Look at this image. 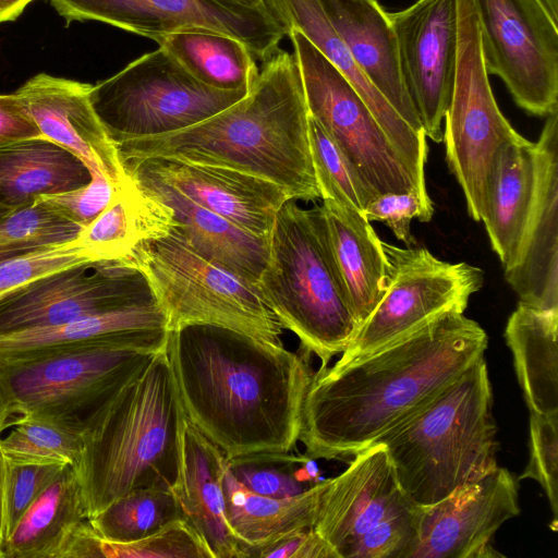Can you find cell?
<instances>
[{
  "instance_id": "cell-1",
  "label": "cell",
  "mask_w": 558,
  "mask_h": 558,
  "mask_svg": "<svg viewBox=\"0 0 558 558\" xmlns=\"http://www.w3.org/2000/svg\"><path fill=\"white\" fill-rule=\"evenodd\" d=\"M166 354L185 418L227 459L295 447L310 355L211 324L170 329Z\"/></svg>"
},
{
  "instance_id": "cell-2",
  "label": "cell",
  "mask_w": 558,
  "mask_h": 558,
  "mask_svg": "<svg viewBox=\"0 0 558 558\" xmlns=\"http://www.w3.org/2000/svg\"><path fill=\"white\" fill-rule=\"evenodd\" d=\"M486 331L449 312L372 353L318 369L299 441L305 456L349 461L484 357Z\"/></svg>"
},
{
  "instance_id": "cell-3",
  "label": "cell",
  "mask_w": 558,
  "mask_h": 558,
  "mask_svg": "<svg viewBox=\"0 0 558 558\" xmlns=\"http://www.w3.org/2000/svg\"><path fill=\"white\" fill-rule=\"evenodd\" d=\"M308 109L294 54L278 49L240 100L190 128L116 146L122 165L148 158L218 166L281 187L290 199L320 198Z\"/></svg>"
},
{
  "instance_id": "cell-4",
  "label": "cell",
  "mask_w": 558,
  "mask_h": 558,
  "mask_svg": "<svg viewBox=\"0 0 558 558\" xmlns=\"http://www.w3.org/2000/svg\"><path fill=\"white\" fill-rule=\"evenodd\" d=\"M185 420L166 348L102 408L74 468L89 517L138 488H171Z\"/></svg>"
},
{
  "instance_id": "cell-5",
  "label": "cell",
  "mask_w": 558,
  "mask_h": 558,
  "mask_svg": "<svg viewBox=\"0 0 558 558\" xmlns=\"http://www.w3.org/2000/svg\"><path fill=\"white\" fill-rule=\"evenodd\" d=\"M493 401L482 357L376 441L414 505H433L498 465Z\"/></svg>"
},
{
  "instance_id": "cell-6",
  "label": "cell",
  "mask_w": 558,
  "mask_h": 558,
  "mask_svg": "<svg viewBox=\"0 0 558 558\" xmlns=\"http://www.w3.org/2000/svg\"><path fill=\"white\" fill-rule=\"evenodd\" d=\"M256 288L303 353L319 369L342 353L359 325L339 276L320 206L303 208L287 199L268 236V257Z\"/></svg>"
},
{
  "instance_id": "cell-7",
  "label": "cell",
  "mask_w": 558,
  "mask_h": 558,
  "mask_svg": "<svg viewBox=\"0 0 558 558\" xmlns=\"http://www.w3.org/2000/svg\"><path fill=\"white\" fill-rule=\"evenodd\" d=\"M155 353L89 343L0 360V435L24 416L43 417L83 435Z\"/></svg>"
},
{
  "instance_id": "cell-8",
  "label": "cell",
  "mask_w": 558,
  "mask_h": 558,
  "mask_svg": "<svg viewBox=\"0 0 558 558\" xmlns=\"http://www.w3.org/2000/svg\"><path fill=\"white\" fill-rule=\"evenodd\" d=\"M138 266L166 312L170 329L211 324L283 344L284 328L256 286L199 255L174 227L142 251Z\"/></svg>"
},
{
  "instance_id": "cell-9",
  "label": "cell",
  "mask_w": 558,
  "mask_h": 558,
  "mask_svg": "<svg viewBox=\"0 0 558 558\" xmlns=\"http://www.w3.org/2000/svg\"><path fill=\"white\" fill-rule=\"evenodd\" d=\"M246 94L202 84L159 47L92 85L89 99L107 136L118 146L190 128Z\"/></svg>"
},
{
  "instance_id": "cell-10",
  "label": "cell",
  "mask_w": 558,
  "mask_h": 558,
  "mask_svg": "<svg viewBox=\"0 0 558 558\" xmlns=\"http://www.w3.org/2000/svg\"><path fill=\"white\" fill-rule=\"evenodd\" d=\"M456 74L442 142L448 168L462 189L468 214L480 222L497 151L523 136L502 114L493 94L473 1L456 0Z\"/></svg>"
},
{
  "instance_id": "cell-11",
  "label": "cell",
  "mask_w": 558,
  "mask_h": 558,
  "mask_svg": "<svg viewBox=\"0 0 558 558\" xmlns=\"http://www.w3.org/2000/svg\"><path fill=\"white\" fill-rule=\"evenodd\" d=\"M381 244L385 292L337 365L400 340L446 313H464L470 296L483 286L484 272L476 266L441 260L425 247Z\"/></svg>"
},
{
  "instance_id": "cell-12",
  "label": "cell",
  "mask_w": 558,
  "mask_h": 558,
  "mask_svg": "<svg viewBox=\"0 0 558 558\" xmlns=\"http://www.w3.org/2000/svg\"><path fill=\"white\" fill-rule=\"evenodd\" d=\"M288 36L310 116L335 142L372 198L417 192L401 156L349 81L299 31L290 29Z\"/></svg>"
},
{
  "instance_id": "cell-13",
  "label": "cell",
  "mask_w": 558,
  "mask_h": 558,
  "mask_svg": "<svg viewBox=\"0 0 558 558\" xmlns=\"http://www.w3.org/2000/svg\"><path fill=\"white\" fill-rule=\"evenodd\" d=\"M156 300L146 274L135 264L78 263L0 296V338Z\"/></svg>"
},
{
  "instance_id": "cell-14",
  "label": "cell",
  "mask_w": 558,
  "mask_h": 558,
  "mask_svg": "<svg viewBox=\"0 0 558 558\" xmlns=\"http://www.w3.org/2000/svg\"><path fill=\"white\" fill-rule=\"evenodd\" d=\"M488 74L525 112L558 111V24L538 0H472Z\"/></svg>"
},
{
  "instance_id": "cell-15",
  "label": "cell",
  "mask_w": 558,
  "mask_h": 558,
  "mask_svg": "<svg viewBox=\"0 0 558 558\" xmlns=\"http://www.w3.org/2000/svg\"><path fill=\"white\" fill-rule=\"evenodd\" d=\"M65 20L98 21L154 39L210 31L242 41L263 61L279 49L287 29L264 7L234 0H50Z\"/></svg>"
},
{
  "instance_id": "cell-16",
  "label": "cell",
  "mask_w": 558,
  "mask_h": 558,
  "mask_svg": "<svg viewBox=\"0 0 558 558\" xmlns=\"http://www.w3.org/2000/svg\"><path fill=\"white\" fill-rule=\"evenodd\" d=\"M519 480L497 465L444 499L415 508V537L405 558H498L497 530L519 514Z\"/></svg>"
},
{
  "instance_id": "cell-17",
  "label": "cell",
  "mask_w": 558,
  "mask_h": 558,
  "mask_svg": "<svg viewBox=\"0 0 558 558\" xmlns=\"http://www.w3.org/2000/svg\"><path fill=\"white\" fill-rule=\"evenodd\" d=\"M388 15L404 81L426 137L441 143L456 74V0H417Z\"/></svg>"
},
{
  "instance_id": "cell-18",
  "label": "cell",
  "mask_w": 558,
  "mask_h": 558,
  "mask_svg": "<svg viewBox=\"0 0 558 558\" xmlns=\"http://www.w3.org/2000/svg\"><path fill=\"white\" fill-rule=\"evenodd\" d=\"M386 447L375 442L327 478L314 530L339 558H352L359 542L380 523L411 512Z\"/></svg>"
},
{
  "instance_id": "cell-19",
  "label": "cell",
  "mask_w": 558,
  "mask_h": 558,
  "mask_svg": "<svg viewBox=\"0 0 558 558\" xmlns=\"http://www.w3.org/2000/svg\"><path fill=\"white\" fill-rule=\"evenodd\" d=\"M534 193L514 262L505 278L519 302L558 310V111L534 143Z\"/></svg>"
},
{
  "instance_id": "cell-20",
  "label": "cell",
  "mask_w": 558,
  "mask_h": 558,
  "mask_svg": "<svg viewBox=\"0 0 558 558\" xmlns=\"http://www.w3.org/2000/svg\"><path fill=\"white\" fill-rule=\"evenodd\" d=\"M90 84L39 73L16 93L43 137L77 156L117 187L132 181L89 99Z\"/></svg>"
},
{
  "instance_id": "cell-21",
  "label": "cell",
  "mask_w": 558,
  "mask_h": 558,
  "mask_svg": "<svg viewBox=\"0 0 558 558\" xmlns=\"http://www.w3.org/2000/svg\"><path fill=\"white\" fill-rule=\"evenodd\" d=\"M170 185L199 206L252 234L268 238L277 211L290 199L277 184L230 168L148 158L123 165Z\"/></svg>"
},
{
  "instance_id": "cell-22",
  "label": "cell",
  "mask_w": 558,
  "mask_h": 558,
  "mask_svg": "<svg viewBox=\"0 0 558 558\" xmlns=\"http://www.w3.org/2000/svg\"><path fill=\"white\" fill-rule=\"evenodd\" d=\"M263 4L287 33L296 29L303 34L349 81L401 156L421 197L432 204L425 181V132L409 125L371 84L332 27L320 0H263Z\"/></svg>"
},
{
  "instance_id": "cell-23",
  "label": "cell",
  "mask_w": 558,
  "mask_h": 558,
  "mask_svg": "<svg viewBox=\"0 0 558 558\" xmlns=\"http://www.w3.org/2000/svg\"><path fill=\"white\" fill-rule=\"evenodd\" d=\"M332 27L371 84L415 131H424L402 73L388 12L377 0H320Z\"/></svg>"
},
{
  "instance_id": "cell-24",
  "label": "cell",
  "mask_w": 558,
  "mask_h": 558,
  "mask_svg": "<svg viewBox=\"0 0 558 558\" xmlns=\"http://www.w3.org/2000/svg\"><path fill=\"white\" fill-rule=\"evenodd\" d=\"M225 470L223 452L185 418L178 475L171 487L183 518L202 537L213 558H250L227 519Z\"/></svg>"
},
{
  "instance_id": "cell-25",
  "label": "cell",
  "mask_w": 558,
  "mask_h": 558,
  "mask_svg": "<svg viewBox=\"0 0 558 558\" xmlns=\"http://www.w3.org/2000/svg\"><path fill=\"white\" fill-rule=\"evenodd\" d=\"M125 171L146 193L170 208L174 228L203 257L256 286L268 257V238L246 232L136 168Z\"/></svg>"
},
{
  "instance_id": "cell-26",
  "label": "cell",
  "mask_w": 558,
  "mask_h": 558,
  "mask_svg": "<svg viewBox=\"0 0 558 558\" xmlns=\"http://www.w3.org/2000/svg\"><path fill=\"white\" fill-rule=\"evenodd\" d=\"M169 319L158 300L80 318L62 326L0 338V360L64 345L107 343L136 350H163Z\"/></svg>"
},
{
  "instance_id": "cell-27",
  "label": "cell",
  "mask_w": 558,
  "mask_h": 558,
  "mask_svg": "<svg viewBox=\"0 0 558 558\" xmlns=\"http://www.w3.org/2000/svg\"><path fill=\"white\" fill-rule=\"evenodd\" d=\"M320 207L333 259L360 328L385 292L383 241L357 209L330 199H323Z\"/></svg>"
},
{
  "instance_id": "cell-28",
  "label": "cell",
  "mask_w": 558,
  "mask_h": 558,
  "mask_svg": "<svg viewBox=\"0 0 558 558\" xmlns=\"http://www.w3.org/2000/svg\"><path fill=\"white\" fill-rule=\"evenodd\" d=\"M90 180L77 156L43 136L0 146V210L29 206Z\"/></svg>"
},
{
  "instance_id": "cell-29",
  "label": "cell",
  "mask_w": 558,
  "mask_h": 558,
  "mask_svg": "<svg viewBox=\"0 0 558 558\" xmlns=\"http://www.w3.org/2000/svg\"><path fill=\"white\" fill-rule=\"evenodd\" d=\"M534 143L500 147L487 183L484 222L490 246L507 269L515 259L534 193Z\"/></svg>"
},
{
  "instance_id": "cell-30",
  "label": "cell",
  "mask_w": 558,
  "mask_h": 558,
  "mask_svg": "<svg viewBox=\"0 0 558 558\" xmlns=\"http://www.w3.org/2000/svg\"><path fill=\"white\" fill-rule=\"evenodd\" d=\"M173 227L170 208L132 179L118 190L106 209L83 228L77 239L96 260H121L138 266L142 251Z\"/></svg>"
},
{
  "instance_id": "cell-31",
  "label": "cell",
  "mask_w": 558,
  "mask_h": 558,
  "mask_svg": "<svg viewBox=\"0 0 558 558\" xmlns=\"http://www.w3.org/2000/svg\"><path fill=\"white\" fill-rule=\"evenodd\" d=\"M558 310L518 303L505 339L530 413H558Z\"/></svg>"
},
{
  "instance_id": "cell-32",
  "label": "cell",
  "mask_w": 558,
  "mask_h": 558,
  "mask_svg": "<svg viewBox=\"0 0 558 558\" xmlns=\"http://www.w3.org/2000/svg\"><path fill=\"white\" fill-rule=\"evenodd\" d=\"M327 478L287 498L255 494L225 470L223 490L228 522L251 557L283 536L314 527Z\"/></svg>"
},
{
  "instance_id": "cell-33",
  "label": "cell",
  "mask_w": 558,
  "mask_h": 558,
  "mask_svg": "<svg viewBox=\"0 0 558 558\" xmlns=\"http://www.w3.org/2000/svg\"><path fill=\"white\" fill-rule=\"evenodd\" d=\"M89 518L75 469L65 465L23 513L2 558H59L72 531Z\"/></svg>"
},
{
  "instance_id": "cell-34",
  "label": "cell",
  "mask_w": 558,
  "mask_h": 558,
  "mask_svg": "<svg viewBox=\"0 0 558 558\" xmlns=\"http://www.w3.org/2000/svg\"><path fill=\"white\" fill-rule=\"evenodd\" d=\"M157 43L194 78L214 89L248 93L259 73L248 48L226 34L182 32Z\"/></svg>"
},
{
  "instance_id": "cell-35",
  "label": "cell",
  "mask_w": 558,
  "mask_h": 558,
  "mask_svg": "<svg viewBox=\"0 0 558 558\" xmlns=\"http://www.w3.org/2000/svg\"><path fill=\"white\" fill-rule=\"evenodd\" d=\"M59 558H213L198 533L184 520H175L138 541L120 543L100 536L81 522L70 534Z\"/></svg>"
},
{
  "instance_id": "cell-36",
  "label": "cell",
  "mask_w": 558,
  "mask_h": 558,
  "mask_svg": "<svg viewBox=\"0 0 558 558\" xmlns=\"http://www.w3.org/2000/svg\"><path fill=\"white\" fill-rule=\"evenodd\" d=\"M184 519L171 488H138L117 498L88 518L104 538L129 543L149 536Z\"/></svg>"
},
{
  "instance_id": "cell-37",
  "label": "cell",
  "mask_w": 558,
  "mask_h": 558,
  "mask_svg": "<svg viewBox=\"0 0 558 558\" xmlns=\"http://www.w3.org/2000/svg\"><path fill=\"white\" fill-rule=\"evenodd\" d=\"M229 473L248 490L268 497L296 496L322 481L314 459L290 452L226 458Z\"/></svg>"
},
{
  "instance_id": "cell-38",
  "label": "cell",
  "mask_w": 558,
  "mask_h": 558,
  "mask_svg": "<svg viewBox=\"0 0 558 558\" xmlns=\"http://www.w3.org/2000/svg\"><path fill=\"white\" fill-rule=\"evenodd\" d=\"M82 230L43 199L0 210V263L75 241Z\"/></svg>"
},
{
  "instance_id": "cell-39",
  "label": "cell",
  "mask_w": 558,
  "mask_h": 558,
  "mask_svg": "<svg viewBox=\"0 0 558 558\" xmlns=\"http://www.w3.org/2000/svg\"><path fill=\"white\" fill-rule=\"evenodd\" d=\"M0 437V452L11 459L59 463L75 468L83 451V436L52 421L24 416Z\"/></svg>"
},
{
  "instance_id": "cell-40",
  "label": "cell",
  "mask_w": 558,
  "mask_h": 558,
  "mask_svg": "<svg viewBox=\"0 0 558 558\" xmlns=\"http://www.w3.org/2000/svg\"><path fill=\"white\" fill-rule=\"evenodd\" d=\"M308 138L320 198L364 214L373 201L372 196L335 142L312 116L308 117Z\"/></svg>"
},
{
  "instance_id": "cell-41",
  "label": "cell",
  "mask_w": 558,
  "mask_h": 558,
  "mask_svg": "<svg viewBox=\"0 0 558 558\" xmlns=\"http://www.w3.org/2000/svg\"><path fill=\"white\" fill-rule=\"evenodd\" d=\"M64 466L59 463L14 460L0 452V496L4 542L23 513Z\"/></svg>"
},
{
  "instance_id": "cell-42",
  "label": "cell",
  "mask_w": 558,
  "mask_h": 558,
  "mask_svg": "<svg viewBox=\"0 0 558 558\" xmlns=\"http://www.w3.org/2000/svg\"><path fill=\"white\" fill-rule=\"evenodd\" d=\"M529 462L518 480L531 478L544 489L553 513L549 527L558 530V413H530Z\"/></svg>"
},
{
  "instance_id": "cell-43",
  "label": "cell",
  "mask_w": 558,
  "mask_h": 558,
  "mask_svg": "<svg viewBox=\"0 0 558 558\" xmlns=\"http://www.w3.org/2000/svg\"><path fill=\"white\" fill-rule=\"evenodd\" d=\"M89 260L93 255L75 241L0 263V296L35 278Z\"/></svg>"
},
{
  "instance_id": "cell-44",
  "label": "cell",
  "mask_w": 558,
  "mask_h": 558,
  "mask_svg": "<svg viewBox=\"0 0 558 558\" xmlns=\"http://www.w3.org/2000/svg\"><path fill=\"white\" fill-rule=\"evenodd\" d=\"M433 215L434 206L426 204L415 190L381 194L371 201L364 209V216L368 221L387 225L396 238L407 246L416 243L411 232L412 219L428 222Z\"/></svg>"
},
{
  "instance_id": "cell-45",
  "label": "cell",
  "mask_w": 558,
  "mask_h": 558,
  "mask_svg": "<svg viewBox=\"0 0 558 558\" xmlns=\"http://www.w3.org/2000/svg\"><path fill=\"white\" fill-rule=\"evenodd\" d=\"M90 173L92 180L86 185L39 199L45 201L64 218L85 228L106 209L119 190L102 174Z\"/></svg>"
},
{
  "instance_id": "cell-46",
  "label": "cell",
  "mask_w": 558,
  "mask_h": 558,
  "mask_svg": "<svg viewBox=\"0 0 558 558\" xmlns=\"http://www.w3.org/2000/svg\"><path fill=\"white\" fill-rule=\"evenodd\" d=\"M259 558H339L335 549L314 530L290 533L263 548Z\"/></svg>"
},
{
  "instance_id": "cell-47",
  "label": "cell",
  "mask_w": 558,
  "mask_h": 558,
  "mask_svg": "<svg viewBox=\"0 0 558 558\" xmlns=\"http://www.w3.org/2000/svg\"><path fill=\"white\" fill-rule=\"evenodd\" d=\"M40 136L19 94H0V146Z\"/></svg>"
},
{
  "instance_id": "cell-48",
  "label": "cell",
  "mask_w": 558,
  "mask_h": 558,
  "mask_svg": "<svg viewBox=\"0 0 558 558\" xmlns=\"http://www.w3.org/2000/svg\"><path fill=\"white\" fill-rule=\"evenodd\" d=\"M35 0H0V23L15 21Z\"/></svg>"
},
{
  "instance_id": "cell-49",
  "label": "cell",
  "mask_w": 558,
  "mask_h": 558,
  "mask_svg": "<svg viewBox=\"0 0 558 558\" xmlns=\"http://www.w3.org/2000/svg\"><path fill=\"white\" fill-rule=\"evenodd\" d=\"M550 19L558 24V0H538Z\"/></svg>"
},
{
  "instance_id": "cell-50",
  "label": "cell",
  "mask_w": 558,
  "mask_h": 558,
  "mask_svg": "<svg viewBox=\"0 0 558 558\" xmlns=\"http://www.w3.org/2000/svg\"><path fill=\"white\" fill-rule=\"evenodd\" d=\"M248 7H264L263 0H234Z\"/></svg>"
},
{
  "instance_id": "cell-51",
  "label": "cell",
  "mask_w": 558,
  "mask_h": 558,
  "mask_svg": "<svg viewBox=\"0 0 558 558\" xmlns=\"http://www.w3.org/2000/svg\"><path fill=\"white\" fill-rule=\"evenodd\" d=\"M3 543H4V536H3V529H2L1 496H0V558H2Z\"/></svg>"
}]
</instances>
